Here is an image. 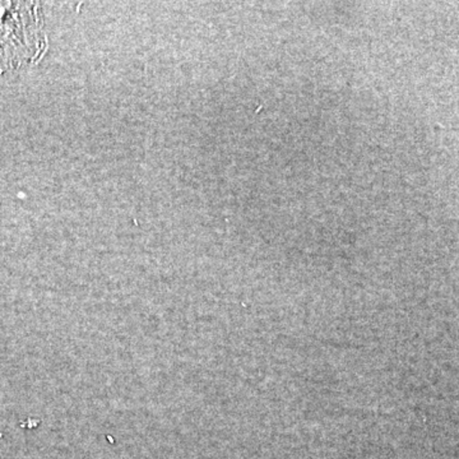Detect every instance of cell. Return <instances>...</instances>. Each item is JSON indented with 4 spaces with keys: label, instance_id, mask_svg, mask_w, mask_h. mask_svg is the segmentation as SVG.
I'll return each mask as SVG.
<instances>
[{
    "label": "cell",
    "instance_id": "obj_1",
    "mask_svg": "<svg viewBox=\"0 0 459 459\" xmlns=\"http://www.w3.org/2000/svg\"><path fill=\"white\" fill-rule=\"evenodd\" d=\"M23 4L0 3V65H7L16 56Z\"/></svg>",
    "mask_w": 459,
    "mask_h": 459
}]
</instances>
